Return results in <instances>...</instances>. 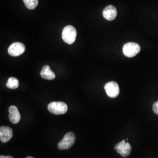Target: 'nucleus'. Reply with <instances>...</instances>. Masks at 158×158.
Returning a JSON list of instances; mask_svg holds the SVG:
<instances>
[{
    "label": "nucleus",
    "mask_w": 158,
    "mask_h": 158,
    "mask_svg": "<svg viewBox=\"0 0 158 158\" xmlns=\"http://www.w3.org/2000/svg\"><path fill=\"white\" fill-rule=\"evenodd\" d=\"M0 158H13L12 156H3V155H1V156H0Z\"/></svg>",
    "instance_id": "obj_15"
},
{
    "label": "nucleus",
    "mask_w": 158,
    "mask_h": 158,
    "mask_svg": "<svg viewBox=\"0 0 158 158\" xmlns=\"http://www.w3.org/2000/svg\"><path fill=\"white\" fill-rule=\"evenodd\" d=\"M141 51V47L138 44L134 42H128L125 44L123 52L125 56L128 57H132L135 56Z\"/></svg>",
    "instance_id": "obj_4"
},
{
    "label": "nucleus",
    "mask_w": 158,
    "mask_h": 158,
    "mask_svg": "<svg viewBox=\"0 0 158 158\" xmlns=\"http://www.w3.org/2000/svg\"><path fill=\"white\" fill-rule=\"evenodd\" d=\"M76 139V136L74 134L70 132L67 133L62 140L59 142L57 144V147L60 150H66L70 149L74 143Z\"/></svg>",
    "instance_id": "obj_3"
},
{
    "label": "nucleus",
    "mask_w": 158,
    "mask_h": 158,
    "mask_svg": "<svg viewBox=\"0 0 158 158\" xmlns=\"http://www.w3.org/2000/svg\"><path fill=\"white\" fill-rule=\"evenodd\" d=\"M6 86L10 89H16L19 86V81L15 77H10L6 82Z\"/></svg>",
    "instance_id": "obj_12"
},
{
    "label": "nucleus",
    "mask_w": 158,
    "mask_h": 158,
    "mask_svg": "<svg viewBox=\"0 0 158 158\" xmlns=\"http://www.w3.org/2000/svg\"><path fill=\"white\" fill-rule=\"evenodd\" d=\"M40 76L44 79L52 80L55 79V74L52 70L48 65L44 66L41 72Z\"/></svg>",
    "instance_id": "obj_11"
},
{
    "label": "nucleus",
    "mask_w": 158,
    "mask_h": 158,
    "mask_svg": "<svg viewBox=\"0 0 158 158\" xmlns=\"http://www.w3.org/2000/svg\"><path fill=\"white\" fill-rule=\"evenodd\" d=\"M115 149L123 157H127L130 155V153L131 152V146L128 142L123 140L115 145Z\"/></svg>",
    "instance_id": "obj_7"
},
{
    "label": "nucleus",
    "mask_w": 158,
    "mask_h": 158,
    "mask_svg": "<svg viewBox=\"0 0 158 158\" xmlns=\"http://www.w3.org/2000/svg\"><path fill=\"white\" fill-rule=\"evenodd\" d=\"M152 108L153 112L158 115V101L153 104Z\"/></svg>",
    "instance_id": "obj_14"
},
{
    "label": "nucleus",
    "mask_w": 158,
    "mask_h": 158,
    "mask_svg": "<svg viewBox=\"0 0 158 158\" xmlns=\"http://www.w3.org/2000/svg\"><path fill=\"white\" fill-rule=\"evenodd\" d=\"M23 1L29 10H34L38 5V0H23Z\"/></svg>",
    "instance_id": "obj_13"
},
{
    "label": "nucleus",
    "mask_w": 158,
    "mask_h": 158,
    "mask_svg": "<svg viewBox=\"0 0 158 158\" xmlns=\"http://www.w3.org/2000/svg\"><path fill=\"white\" fill-rule=\"evenodd\" d=\"M62 36L63 40L64 42L69 45H72L76 39V29L72 25H68L63 29Z\"/></svg>",
    "instance_id": "obj_1"
},
{
    "label": "nucleus",
    "mask_w": 158,
    "mask_h": 158,
    "mask_svg": "<svg viewBox=\"0 0 158 158\" xmlns=\"http://www.w3.org/2000/svg\"><path fill=\"white\" fill-rule=\"evenodd\" d=\"M48 109L50 113L55 115L64 114L68 111V106L66 103L62 102H51Z\"/></svg>",
    "instance_id": "obj_2"
},
{
    "label": "nucleus",
    "mask_w": 158,
    "mask_h": 158,
    "mask_svg": "<svg viewBox=\"0 0 158 158\" xmlns=\"http://www.w3.org/2000/svg\"><path fill=\"white\" fill-rule=\"evenodd\" d=\"M8 111V118L10 122L14 124H16L18 123L21 119V115L18 108L14 106H11L9 108Z\"/></svg>",
    "instance_id": "obj_10"
},
{
    "label": "nucleus",
    "mask_w": 158,
    "mask_h": 158,
    "mask_svg": "<svg viewBox=\"0 0 158 158\" xmlns=\"http://www.w3.org/2000/svg\"><path fill=\"white\" fill-rule=\"evenodd\" d=\"M104 89L107 96L110 98H115L119 94V87L117 83L115 81L108 82L104 86Z\"/></svg>",
    "instance_id": "obj_6"
},
{
    "label": "nucleus",
    "mask_w": 158,
    "mask_h": 158,
    "mask_svg": "<svg viewBox=\"0 0 158 158\" xmlns=\"http://www.w3.org/2000/svg\"><path fill=\"white\" fill-rule=\"evenodd\" d=\"M117 15L116 8L113 6H106L102 12V15L104 18L108 21H113L115 19Z\"/></svg>",
    "instance_id": "obj_8"
},
{
    "label": "nucleus",
    "mask_w": 158,
    "mask_h": 158,
    "mask_svg": "<svg viewBox=\"0 0 158 158\" xmlns=\"http://www.w3.org/2000/svg\"><path fill=\"white\" fill-rule=\"evenodd\" d=\"M12 137V130L9 127L2 126L0 128V140L6 143L9 141Z\"/></svg>",
    "instance_id": "obj_9"
},
{
    "label": "nucleus",
    "mask_w": 158,
    "mask_h": 158,
    "mask_svg": "<svg viewBox=\"0 0 158 158\" xmlns=\"http://www.w3.org/2000/svg\"><path fill=\"white\" fill-rule=\"evenodd\" d=\"M25 51V46L21 42H15L10 46L8 52L12 56L16 57L21 55Z\"/></svg>",
    "instance_id": "obj_5"
},
{
    "label": "nucleus",
    "mask_w": 158,
    "mask_h": 158,
    "mask_svg": "<svg viewBox=\"0 0 158 158\" xmlns=\"http://www.w3.org/2000/svg\"><path fill=\"white\" fill-rule=\"evenodd\" d=\"M27 158H34L33 157H31V156H28V157H27Z\"/></svg>",
    "instance_id": "obj_16"
}]
</instances>
